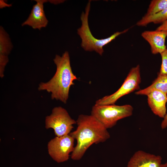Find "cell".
Returning <instances> with one entry per match:
<instances>
[{
	"label": "cell",
	"instance_id": "2",
	"mask_svg": "<svg viewBox=\"0 0 167 167\" xmlns=\"http://www.w3.org/2000/svg\"><path fill=\"white\" fill-rule=\"evenodd\" d=\"M53 61L56 66L55 74L47 82L40 83L38 90L51 93L52 99L66 104L69 98L70 89L74 85V81L78 79L72 72L68 51H65L62 56L56 55Z\"/></svg>",
	"mask_w": 167,
	"mask_h": 167
},
{
	"label": "cell",
	"instance_id": "1",
	"mask_svg": "<svg viewBox=\"0 0 167 167\" xmlns=\"http://www.w3.org/2000/svg\"><path fill=\"white\" fill-rule=\"evenodd\" d=\"M76 121V130L69 134L77 141L71 157L73 160H79L91 145L105 142L110 135L107 129L91 115L80 114Z\"/></svg>",
	"mask_w": 167,
	"mask_h": 167
},
{
	"label": "cell",
	"instance_id": "15",
	"mask_svg": "<svg viewBox=\"0 0 167 167\" xmlns=\"http://www.w3.org/2000/svg\"><path fill=\"white\" fill-rule=\"evenodd\" d=\"M167 8V0H152L150 2L146 14L147 17L155 15Z\"/></svg>",
	"mask_w": 167,
	"mask_h": 167
},
{
	"label": "cell",
	"instance_id": "6",
	"mask_svg": "<svg viewBox=\"0 0 167 167\" xmlns=\"http://www.w3.org/2000/svg\"><path fill=\"white\" fill-rule=\"evenodd\" d=\"M76 121L70 117L67 110L61 106L54 108L51 114L45 119V127L54 129L55 135L61 137L69 135Z\"/></svg>",
	"mask_w": 167,
	"mask_h": 167
},
{
	"label": "cell",
	"instance_id": "14",
	"mask_svg": "<svg viewBox=\"0 0 167 167\" xmlns=\"http://www.w3.org/2000/svg\"><path fill=\"white\" fill-rule=\"evenodd\" d=\"M167 20V8L155 15L148 16H143L136 24L140 27H144L151 23L161 24Z\"/></svg>",
	"mask_w": 167,
	"mask_h": 167
},
{
	"label": "cell",
	"instance_id": "16",
	"mask_svg": "<svg viewBox=\"0 0 167 167\" xmlns=\"http://www.w3.org/2000/svg\"><path fill=\"white\" fill-rule=\"evenodd\" d=\"M161 58V64L158 74L167 75V47L166 49L160 54Z\"/></svg>",
	"mask_w": 167,
	"mask_h": 167
},
{
	"label": "cell",
	"instance_id": "19",
	"mask_svg": "<svg viewBox=\"0 0 167 167\" xmlns=\"http://www.w3.org/2000/svg\"><path fill=\"white\" fill-rule=\"evenodd\" d=\"M160 167H167V162L164 164H162Z\"/></svg>",
	"mask_w": 167,
	"mask_h": 167
},
{
	"label": "cell",
	"instance_id": "13",
	"mask_svg": "<svg viewBox=\"0 0 167 167\" xmlns=\"http://www.w3.org/2000/svg\"><path fill=\"white\" fill-rule=\"evenodd\" d=\"M154 90H158L167 94V75H162L158 73L157 78L150 85L136 91L135 94L137 95H147Z\"/></svg>",
	"mask_w": 167,
	"mask_h": 167
},
{
	"label": "cell",
	"instance_id": "17",
	"mask_svg": "<svg viewBox=\"0 0 167 167\" xmlns=\"http://www.w3.org/2000/svg\"><path fill=\"white\" fill-rule=\"evenodd\" d=\"M156 30L167 31V20L162 23L161 25L156 28Z\"/></svg>",
	"mask_w": 167,
	"mask_h": 167
},
{
	"label": "cell",
	"instance_id": "3",
	"mask_svg": "<svg viewBox=\"0 0 167 167\" xmlns=\"http://www.w3.org/2000/svg\"><path fill=\"white\" fill-rule=\"evenodd\" d=\"M91 1H89L80 16L82 22L81 27L77 29V33L82 40L81 47L86 51H95L102 55L104 52L103 47L114 40L119 35L127 32L129 28L121 32H117L105 39H98L92 35L88 23V17L90 10Z\"/></svg>",
	"mask_w": 167,
	"mask_h": 167
},
{
	"label": "cell",
	"instance_id": "12",
	"mask_svg": "<svg viewBox=\"0 0 167 167\" xmlns=\"http://www.w3.org/2000/svg\"><path fill=\"white\" fill-rule=\"evenodd\" d=\"M13 45L8 34L2 26L0 27V76H4L6 66L9 61L8 55Z\"/></svg>",
	"mask_w": 167,
	"mask_h": 167
},
{
	"label": "cell",
	"instance_id": "8",
	"mask_svg": "<svg viewBox=\"0 0 167 167\" xmlns=\"http://www.w3.org/2000/svg\"><path fill=\"white\" fill-rule=\"evenodd\" d=\"M28 19L22 24V26L28 25L34 29L41 30L45 27L48 23L44 10V4L45 0H36Z\"/></svg>",
	"mask_w": 167,
	"mask_h": 167
},
{
	"label": "cell",
	"instance_id": "10",
	"mask_svg": "<svg viewBox=\"0 0 167 167\" xmlns=\"http://www.w3.org/2000/svg\"><path fill=\"white\" fill-rule=\"evenodd\" d=\"M141 36L149 44L151 53L153 54H161L167 48L165 45L166 30L145 31Z\"/></svg>",
	"mask_w": 167,
	"mask_h": 167
},
{
	"label": "cell",
	"instance_id": "4",
	"mask_svg": "<svg viewBox=\"0 0 167 167\" xmlns=\"http://www.w3.org/2000/svg\"><path fill=\"white\" fill-rule=\"evenodd\" d=\"M133 110V107L130 105L95 104L92 107L91 115L108 129L114 126L118 120L131 116Z\"/></svg>",
	"mask_w": 167,
	"mask_h": 167
},
{
	"label": "cell",
	"instance_id": "5",
	"mask_svg": "<svg viewBox=\"0 0 167 167\" xmlns=\"http://www.w3.org/2000/svg\"><path fill=\"white\" fill-rule=\"evenodd\" d=\"M141 82L140 67L139 65L131 69L121 87L113 94L97 100L96 105H103L115 104L119 98L139 89Z\"/></svg>",
	"mask_w": 167,
	"mask_h": 167
},
{
	"label": "cell",
	"instance_id": "18",
	"mask_svg": "<svg viewBox=\"0 0 167 167\" xmlns=\"http://www.w3.org/2000/svg\"><path fill=\"white\" fill-rule=\"evenodd\" d=\"M161 126L162 129H164L167 127V113L161 122Z\"/></svg>",
	"mask_w": 167,
	"mask_h": 167
},
{
	"label": "cell",
	"instance_id": "11",
	"mask_svg": "<svg viewBox=\"0 0 167 167\" xmlns=\"http://www.w3.org/2000/svg\"><path fill=\"white\" fill-rule=\"evenodd\" d=\"M147 96L148 105L152 112L163 118L167 113V94L158 90H154Z\"/></svg>",
	"mask_w": 167,
	"mask_h": 167
},
{
	"label": "cell",
	"instance_id": "9",
	"mask_svg": "<svg viewBox=\"0 0 167 167\" xmlns=\"http://www.w3.org/2000/svg\"><path fill=\"white\" fill-rule=\"evenodd\" d=\"M162 159L160 156L139 150L130 158L127 167H160Z\"/></svg>",
	"mask_w": 167,
	"mask_h": 167
},
{
	"label": "cell",
	"instance_id": "7",
	"mask_svg": "<svg viewBox=\"0 0 167 167\" xmlns=\"http://www.w3.org/2000/svg\"><path fill=\"white\" fill-rule=\"evenodd\" d=\"M75 139L69 134L61 137L56 136L48 143V153L58 163L66 161L70 153L73 151Z\"/></svg>",
	"mask_w": 167,
	"mask_h": 167
}]
</instances>
